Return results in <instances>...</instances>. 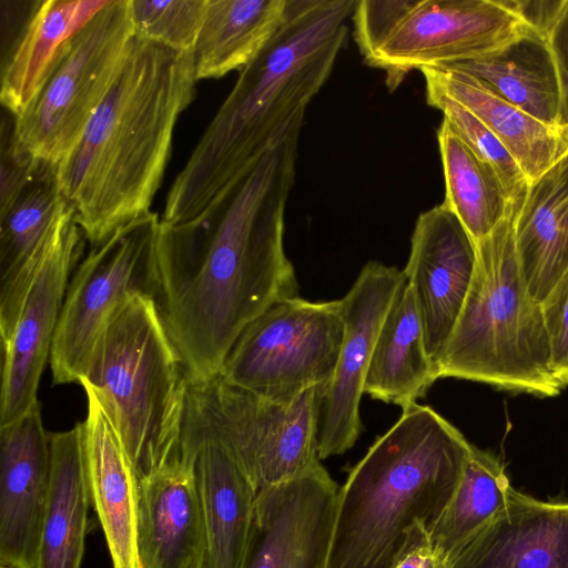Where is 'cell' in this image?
<instances>
[{"label":"cell","instance_id":"37","mask_svg":"<svg viewBox=\"0 0 568 568\" xmlns=\"http://www.w3.org/2000/svg\"><path fill=\"white\" fill-rule=\"evenodd\" d=\"M445 562L436 555L430 541L408 550L395 568H444Z\"/></svg>","mask_w":568,"mask_h":568},{"label":"cell","instance_id":"27","mask_svg":"<svg viewBox=\"0 0 568 568\" xmlns=\"http://www.w3.org/2000/svg\"><path fill=\"white\" fill-rule=\"evenodd\" d=\"M287 0H209L193 54L197 81L242 70L283 22Z\"/></svg>","mask_w":568,"mask_h":568},{"label":"cell","instance_id":"30","mask_svg":"<svg viewBox=\"0 0 568 568\" xmlns=\"http://www.w3.org/2000/svg\"><path fill=\"white\" fill-rule=\"evenodd\" d=\"M135 36L180 52H193L209 0H130Z\"/></svg>","mask_w":568,"mask_h":568},{"label":"cell","instance_id":"35","mask_svg":"<svg viewBox=\"0 0 568 568\" xmlns=\"http://www.w3.org/2000/svg\"><path fill=\"white\" fill-rule=\"evenodd\" d=\"M39 172V171H38ZM36 171L16 162L1 143L0 213L4 212L36 175Z\"/></svg>","mask_w":568,"mask_h":568},{"label":"cell","instance_id":"38","mask_svg":"<svg viewBox=\"0 0 568 568\" xmlns=\"http://www.w3.org/2000/svg\"><path fill=\"white\" fill-rule=\"evenodd\" d=\"M0 568H10V567H7V566H3V565H0Z\"/></svg>","mask_w":568,"mask_h":568},{"label":"cell","instance_id":"14","mask_svg":"<svg viewBox=\"0 0 568 568\" xmlns=\"http://www.w3.org/2000/svg\"><path fill=\"white\" fill-rule=\"evenodd\" d=\"M338 493L320 462L258 490L242 568H326Z\"/></svg>","mask_w":568,"mask_h":568},{"label":"cell","instance_id":"17","mask_svg":"<svg viewBox=\"0 0 568 568\" xmlns=\"http://www.w3.org/2000/svg\"><path fill=\"white\" fill-rule=\"evenodd\" d=\"M136 552L139 568H205L194 460L179 459L139 480Z\"/></svg>","mask_w":568,"mask_h":568},{"label":"cell","instance_id":"20","mask_svg":"<svg viewBox=\"0 0 568 568\" xmlns=\"http://www.w3.org/2000/svg\"><path fill=\"white\" fill-rule=\"evenodd\" d=\"M426 94L448 97L479 119L507 148L530 184L568 153V136L494 93L463 71L420 69Z\"/></svg>","mask_w":568,"mask_h":568},{"label":"cell","instance_id":"34","mask_svg":"<svg viewBox=\"0 0 568 568\" xmlns=\"http://www.w3.org/2000/svg\"><path fill=\"white\" fill-rule=\"evenodd\" d=\"M546 37L554 57L559 85L558 129L568 136V0Z\"/></svg>","mask_w":568,"mask_h":568},{"label":"cell","instance_id":"11","mask_svg":"<svg viewBox=\"0 0 568 568\" xmlns=\"http://www.w3.org/2000/svg\"><path fill=\"white\" fill-rule=\"evenodd\" d=\"M530 27L511 0H416L365 62L396 88L413 69L445 67L498 50Z\"/></svg>","mask_w":568,"mask_h":568},{"label":"cell","instance_id":"3","mask_svg":"<svg viewBox=\"0 0 568 568\" xmlns=\"http://www.w3.org/2000/svg\"><path fill=\"white\" fill-rule=\"evenodd\" d=\"M193 52L134 36L111 90L55 180L91 247L151 213L181 113L196 94Z\"/></svg>","mask_w":568,"mask_h":568},{"label":"cell","instance_id":"9","mask_svg":"<svg viewBox=\"0 0 568 568\" xmlns=\"http://www.w3.org/2000/svg\"><path fill=\"white\" fill-rule=\"evenodd\" d=\"M344 337L339 300L276 302L240 334L219 375L280 404L329 383Z\"/></svg>","mask_w":568,"mask_h":568},{"label":"cell","instance_id":"1","mask_svg":"<svg viewBox=\"0 0 568 568\" xmlns=\"http://www.w3.org/2000/svg\"><path fill=\"white\" fill-rule=\"evenodd\" d=\"M302 125L199 216L178 224L160 220L155 302L191 379L219 374L252 321L298 296L283 236Z\"/></svg>","mask_w":568,"mask_h":568},{"label":"cell","instance_id":"29","mask_svg":"<svg viewBox=\"0 0 568 568\" xmlns=\"http://www.w3.org/2000/svg\"><path fill=\"white\" fill-rule=\"evenodd\" d=\"M511 489L499 459L471 445L456 490L430 531L436 555L445 562L503 510Z\"/></svg>","mask_w":568,"mask_h":568},{"label":"cell","instance_id":"26","mask_svg":"<svg viewBox=\"0 0 568 568\" xmlns=\"http://www.w3.org/2000/svg\"><path fill=\"white\" fill-rule=\"evenodd\" d=\"M444 68L470 74L503 99L558 129L556 65L547 37L536 29L490 53Z\"/></svg>","mask_w":568,"mask_h":568},{"label":"cell","instance_id":"10","mask_svg":"<svg viewBox=\"0 0 568 568\" xmlns=\"http://www.w3.org/2000/svg\"><path fill=\"white\" fill-rule=\"evenodd\" d=\"M160 220L151 212L128 223L75 267L50 354L54 385L80 383L109 321L128 300L156 298Z\"/></svg>","mask_w":568,"mask_h":568},{"label":"cell","instance_id":"24","mask_svg":"<svg viewBox=\"0 0 568 568\" xmlns=\"http://www.w3.org/2000/svg\"><path fill=\"white\" fill-rule=\"evenodd\" d=\"M51 479L37 568H81L91 506L82 423L50 434Z\"/></svg>","mask_w":568,"mask_h":568},{"label":"cell","instance_id":"2","mask_svg":"<svg viewBox=\"0 0 568 568\" xmlns=\"http://www.w3.org/2000/svg\"><path fill=\"white\" fill-rule=\"evenodd\" d=\"M354 0H287L282 24L239 74L165 200L161 222L199 216L303 124L347 36Z\"/></svg>","mask_w":568,"mask_h":568},{"label":"cell","instance_id":"36","mask_svg":"<svg viewBox=\"0 0 568 568\" xmlns=\"http://www.w3.org/2000/svg\"><path fill=\"white\" fill-rule=\"evenodd\" d=\"M511 2L530 27L546 36L566 7L567 0H511Z\"/></svg>","mask_w":568,"mask_h":568},{"label":"cell","instance_id":"22","mask_svg":"<svg viewBox=\"0 0 568 568\" xmlns=\"http://www.w3.org/2000/svg\"><path fill=\"white\" fill-rule=\"evenodd\" d=\"M514 236L527 290L541 304L568 271V153L529 184Z\"/></svg>","mask_w":568,"mask_h":568},{"label":"cell","instance_id":"25","mask_svg":"<svg viewBox=\"0 0 568 568\" xmlns=\"http://www.w3.org/2000/svg\"><path fill=\"white\" fill-rule=\"evenodd\" d=\"M436 379L413 293L405 280L379 328L364 394L404 409L424 397Z\"/></svg>","mask_w":568,"mask_h":568},{"label":"cell","instance_id":"28","mask_svg":"<svg viewBox=\"0 0 568 568\" xmlns=\"http://www.w3.org/2000/svg\"><path fill=\"white\" fill-rule=\"evenodd\" d=\"M437 140L445 179L443 203L476 243L501 223L513 202L494 169L475 154L444 119Z\"/></svg>","mask_w":568,"mask_h":568},{"label":"cell","instance_id":"18","mask_svg":"<svg viewBox=\"0 0 568 568\" xmlns=\"http://www.w3.org/2000/svg\"><path fill=\"white\" fill-rule=\"evenodd\" d=\"M444 568H568V503L541 501L513 488L503 510Z\"/></svg>","mask_w":568,"mask_h":568},{"label":"cell","instance_id":"13","mask_svg":"<svg viewBox=\"0 0 568 568\" xmlns=\"http://www.w3.org/2000/svg\"><path fill=\"white\" fill-rule=\"evenodd\" d=\"M404 282L403 271L371 261L339 300L344 337L333 377L322 392L320 459L344 454L361 435L359 403L373 348L386 313Z\"/></svg>","mask_w":568,"mask_h":568},{"label":"cell","instance_id":"31","mask_svg":"<svg viewBox=\"0 0 568 568\" xmlns=\"http://www.w3.org/2000/svg\"><path fill=\"white\" fill-rule=\"evenodd\" d=\"M427 103L444 114L456 134L488 163L498 175L509 201L521 200L529 183L517 161L501 141L470 111L455 100L439 94H426Z\"/></svg>","mask_w":568,"mask_h":568},{"label":"cell","instance_id":"4","mask_svg":"<svg viewBox=\"0 0 568 568\" xmlns=\"http://www.w3.org/2000/svg\"><path fill=\"white\" fill-rule=\"evenodd\" d=\"M470 449L432 407L404 408L339 488L326 568H395L430 541Z\"/></svg>","mask_w":568,"mask_h":568},{"label":"cell","instance_id":"23","mask_svg":"<svg viewBox=\"0 0 568 568\" xmlns=\"http://www.w3.org/2000/svg\"><path fill=\"white\" fill-rule=\"evenodd\" d=\"M193 460L205 529V568H242L257 490L217 446H201Z\"/></svg>","mask_w":568,"mask_h":568},{"label":"cell","instance_id":"19","mask_svg":"<svg viewBox=\"0 0 568 568\" xmlns=\"http://www.w3.org/2000/svg\"><path fill=\"white\" fill-rule=\"evenodd\" d=\"M82 422L87 483L111 556L113 568H139L136 516L139 478L124 445L92 387Z\"/></svg>","mask_w":568,"mask_h":568},{"label":"cell","instance_id":"32","mask_svg":"<svg viewBox=\"0 0 568 568\" xmlns=\"http://www.w3.org/2000/svg\"><path fill=\"white\" fill-rule=\"evenodd\" d=\"M415 1H356L352 14L354 38L365 61L388 39Z\"/></svg>","mask_w":568,"mask_h":568},{"label":"cell","instance_id":"16","mask_svg":"<svg viewBox=\"0 0 568 568\" xmlns=\"http://www.w3.org/2000/svg\"><path fill=\"white\" fill-rule=\"evenodd\" d=\"M51 479L40 403L0 426V565L37 568Z\"/></svg>","mask_w":568,"mask_h":568},{"label":"cell","instance_id":"12","mask_svg":"<svg viewBox=\"0 0 568 568\" xmlns=\"http://www.w3.org/2000/svg\"><path fill=\"white\" fill-rule=\"evenodd\" d=\"M84 240L68 204L52 231L13 333L2 345L0 426L39 403V382L50 361L70 276L82 255Z\"/></svg>","mask_w":568,"mask_h":568},{"label":"cell","instance_id":"7","mask_svg":"<svg viewBox=\"0 0 568 568\" xmlns=\"http://www.w3.org/2000/svg\"><path fill=\"white\" fill-rule=\"evenodd\" d=\"M323 387L280 404L230 384L219 374L189 378L181 459L192 462L203 445L224 450L255 489L290 480L318 458Z\"/></svg>","mask_w":568,"mask_h":568},{"label":"cell","instance_id":"15","mask_svg":"<svg viewBox=\"0 0 568 568\" xmlns=\"http://www.w3.org/2000/svg\"><path fill=\"white\" fill-rule=\"evenodd\" d=\"M476 264L475 241L444 203L419 214L403 273L435 367L466 302Z\"/></svg>","mask_w":568,"mask_h":568},{"label":"cell","instance_id":"8","mask_svg":"<svg viewBox=\"0 0 568 568\" xmlns=\"http://www.w3.org/2000/svg\"><path fill=\"white\" fill-rule=\"evenodd\" d=\"M130 0L109 2L73 37L42 89L1 143L33 171H54L111 90L135 36Z\"/></svg>","mask_w":568,"mask_h":568},{"label":"cell","instance_id":"33","mask_svg":"<svg viewBox=\"0 0 568 568\" xmlns=\"http://www.w3.org/2000/svg\"><path fill=\"white\" fill-rule=\"evenodd\" d=\"M554 373L568 386V271L541 302Z\"/></svg>","mask_w":568,"mask_h":568},{"label":"cell","instance_id":"6","mask_svg":"<svg viewBox=\"0 0 568 568\" xmlns=\"http://www.w3.org/2000/svg\"><path fill=\"white\" fill-rule=\"evenodd\" d=\"M110 417L139 480L181 459L189 376L148 295L111 317L85 375Z\"/></svg>","mask_w":568,"mask_h":568},{"label":"cell","instance_id":"21","mask_svg":"<svg viewBox=\"0 0 568 568\" xmlns=\"http://www.w3.org/2000/svg\"><path fill=\"white\" fill-rule=\"evenodd\" d=\"M109 0H38L10 52L1 58L0 101L14 118L33 102L73 37Z\"/></svg>","mask_w":568,"mask_h":568},{"label":"cell","instance_id":"5","mask_svg":"<svg viewBox=\"0 0 568 568\" xmlns=\"http://www.w3.org/2000/svg\"><path fill=\"white\" fill-rule=\"evenodd\" d=\"M523 199L476 242L471 286L435 372L437 378L552 397L564 386L552 369L541 304L527 290L515 245L514 220Z\"/></svg>","mask_w":568,"mask_h":568}]
</instances>
